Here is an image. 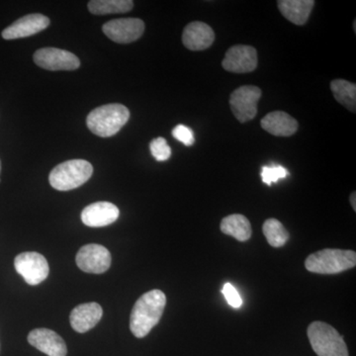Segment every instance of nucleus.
<instances>
[{
  "mask_svg": "<svg viewBox=\"0 0 356 356\" xmlns=\"http://www.w3.org/2000/svg\"><path fill=\"white\" fill-rule=\"evenodd\" d=\"M149 149L158 161H165L172 156V149L168 146L165 138H156L149 144Z\"/></svg>",
  "mask_w": 356,
  "mask_h": 356,
  "instance_id": "24",
  "label": "nucleus"
},
{
  "mask_svg": "<svg viewBox=\"0 0 356 356\" xmlns=\"http://www.w3.org/2000/svg\"><path fill=\"white\" fill-rule=\"evenodd\" d=\"M28 343L49 356H67V346L57 332L49 329L33 330L28 334Z\"/></svg>",
  "mask_w": 356,
  "mask_h": 356,
  "instance_id": "14",
  "label": "nucleus"
},
{
  "mask_svg": "<svg viewBox=\"0 0 356 356\" xmlns=\"http://www.w3.org/2000/svg\"><path fill=\"white\" fill-rule=\"evenodd\" d=\"M215 33L206 23L195 21L184 28L182 42L188 50L203 51L214 43Z\"/></svg>",
  "mask_w": 356,
  "mask_h": 356,
  "instance_id": "15",
  "label": "nucleus"
},
{
  "mask_svg": "<svg viewBox=\"0 0 356 356\" xmlns=\"http://www.w3.org/2000/svg\"><path fill=\"white\" fill-rule=\"evenodd\" d=\"M16 271L29 285H38L48 277L50 273L48 261L39 252H22L14 261Z\"/></svg>",
  "mask_w": 356,
  "mask_h": 356,
  "instance_id": "6",
  "label": "nucleus"
},
{
  "mask_svg": "<svg viewBox=\"0 0 356 356\" xmlns=\"http://www.w3.org/2000/svg\"><path fill=\"white\" fill-rule=\"evenodd\" d=\"M222 295L225 296V299L228 302L229 306L233 308L238 309L243 305V299L241 297L240 293L236 291L235 287L231 284V283H226L222 289Z\"/></svg>",
  "mask_w": 356,
  "mask_h": 356,
  "instance_id": "26",
  "label": "nucleus"
},
{
  "mask_svg": "<svg viewBox=\"0 0 356 356\" xmlns=\"http://www.w3.org/2000/svg\"><path fill=\"white\" fill-rule=\"evenodd\" d=\"M88 9L95 15L126 13L132 10L134 2L131 0H91Z\"/></svg>",
  "mask_w": 356,
  "mask_h": 356,
  "instance_id": "20",
  "label": "nucleus"
},
{
  "mask_svg": "<svg viewBox=\"0 0 356 356\" xmlns=\"http://www.w3.org/2000/svg\"><path fill=\"white\" fill-rule=\"evenodd\" d=\"M355 192H353V194L350 195V203L351 206H353V210L356 211V203H355Z\"/></svg>",
  "mask_w": 356,
  "mask_h": 356,
  "instance_id": "27",
  "label": "nucleus"
},
{
  "mask_svg": "<svg viewBox=\"0 0 356 356\" xmlns=\"http://www.w3.org/2000/svg\"><path fill=\"white\" fill-rule=\"evenodd\" d=\"M261 124L264 131L277 137H290L298 130V122L283 111L267 114Z\"/></svg>",
  "mask_w": 356,
  "mask_h": 356,
  "instance_id": "17",
  "label": "nucleus"
},
{
  "mask_svg": "<svg viewBox=\"0 0 356 356\" xmlns=\"http://www.w3.org/2000/svg\"><path fill=\"white\" fill-rule=\"evenodd\" d=\"M130 119V111L124 105H103L88 114L86 125L95 135L102 138H110L116 135Z\"/></svg>",
  "mask_w": 356,
  "mask_h": 356,
  "instance_id": "2",
  "label": "nucleus"
},
{
  "mask_svg": "<svg viewBox=\"0 0 356 356\" xmlns=\"http://www.w3.org/2000/svg\"><path fill=\"white\" fill-rule=\"evenodd\" d=\"M76 261L84 273L102 274L108 270L111 266V254L103 245L90 243L79 250Z\"/></svg>",
  "mask_w": 356,
  "mask_h": 356,
  "instance_id": "10",
  "label": "nucleus"
},
{
  "mask_svg": "<svg viewBox=\"0 0 356 356\" xmlns=\"http://www.w3.org/2000/svg\"><path fill=\"white\" fill-rule=\"evenodd\" d=\"M220 228L225 235L233 236L238 242H247L252 236V226L243 215L234 214L225 217Z\"/></svg>",
  "mask_w": 356,
  "mask_h": 356,
  "instance_id": "19",
  "label": "nucleus"
},
{
  "mask_svg": "<svg viewBox=\"0 0 356 356\" xmlns=\"http://www.w3.org/2000/svg\"><path fill=\"white\" fill-rule=\"evenodd\" d=\"M92 173L93 166L88 161L72 159L56 166L49 175V181L58 191H69L88 182Z\"/></svg>",
  "mask_w": 356,
  "mask_h": 356,
  "instance_id": "4",
  "label": "nucleus"
},
{
  "mask_svg": "<svg viewBox=\"0 0 356 356\" xmlns=\"http://www.w3.org/2000/svg\"><path fill=\"white\" fill-rule=\"evenodd\" d=\"M334 98L351 112L356 111V86L344 79H336L331 83Z\"/></svg>",
  "mask_w": 356,
  "mask_h": 356,
  "instance_id": "21",
  "label": "nucleus"
},
{
  "mask_svg": "<svg viewBox=\"0 0 356 356\" xmlns=\"http://www.w3.org/2000/svg\"><path fill=\"white\" fill-rule=\"evenodd\" d=\"M356 266V252L353 250L325 248L307 257L305 267L310 273L337 274Z\"/></svg>",
  "mask_w": 356,
  "mask_h": 356,
  "instance_id": "3",
  "label": "nucleus"
},
{
  "mask_svg": "<svg viewBox=\"0 0 356 356\" xmlns=\"http://www.w3.org/2000/svg\"><path fill=\"white\" fill-rule=\"evenodd\" d=\"M261 96V89L254 86H241L232 93L229 97L232 112L241 123L254 118Z\"/></svg>",
  "mask_w": 356,
  "mask_h": 356,
  "instance_id": "7",
  "label": "nucleus"
},
{
  "mask_svg": "<svg viewBox=\"0 0 356 356\" xmlns=\"http://www.w3.org/2000/svg\"><path fill=\"white\" fill-rule=\"evenodd\" d=\"M50 23V19L43 14H29L6 28L2 31V38L15 40L33 36L46 29Z\"/></svg>",
  "mask_w": 356,
  "mask_h": 356,
  "instance_id": "12",
  "label": "nucleus"
},
{
  "mask_svg": "<svg viewBox=\"0 0 356 356\" xmlns=\"http://www.w3.org/2000/svg\"><path fill=\"white\" fill-rule=\"evenodd\" d=\"M267 242L273 248H281L289 240V233L284 228L281 222L271 218L264 222L262 227Z\"/></svg>",
  "mask_w": 356,
  "mask_h": 356,
  "instance_id": "22",
  "label": "nucleus"
},
{
  "mask_svg": "<svg viewBox=\"0 0 356 356\" xmlns=\"http://www.w3.org/2000/svg\"><path fill=\"white\" fill-rule=\"evenodd\" d=\"M172 136L175 139L179 140L187 147H191L195 143L193 131L185 125H177L172 130Z\"/></svg>",
  "mask_w": 356,
  "mask_h": 356,
  "instance_id": "25",
  "label": "nucleus"
},
{
  "mask_svg": "<svg viewBox=\"0 0 356 356\" xmlns=\"http://www.w3.org/2000/svg\"><path fill=\"white\" fill-rule=\"evenodd\" d=\"M222 69L234 74H248L257 67V51L254 47L236 44L229 48L222 63Z\"/></svg>",
  "mask_w": 356,
  "mask_h": 356,
  "instance_id": "11",
  "label": "nucleus"
},
{
  "mask_svg": "<svg viewBox=\"0 0 356 356\" xmlns=\"http://www.w3.org/2000/svg\"><path fill=\"white\" fill-rule=\"evenodd\" d=\"M281 14L296 25H304L310 17L315 1L313 0H280L277 2Z\"/></svg>",
  "mask_w": 356,
  "mask_h": 356,
  "instance_id": "18",
  "label": "nucleus"
},
{
  "mask_svg": "<svg viewBox=\"0 0 356 356\" xmlns=\"http://www.w3.org/2000/svg\"><path fill=\"white\" fill-rule=\"evenodd\" d=\"M102 30L115 43L129 44L142 37L145 31V23L139 18H121L105 23Z\"/></svg>",
  "mask_w": 356,
  "mask_h": 356,
  "instance_id": "8",
  "label": "nucleus"
},
{
  "mask_svg": "<svg viewBox=\"0 0 356 356\" xmlns=\"http://www.w3.org/2000/svg\"><path fill=\"white\" fill-rule=\"evenodd\" d=\"M166 304L165 293L154 289L145 293L136 302L131 313L130 330L138 339H143L159 324Z\"/></svg>",
  "mask_w": 356,
  "mask_h": 356,
  "instance_id": "1",
  "label": "nucleus"
},
{
  "mask_svg": "<svg viewBox=\"0 0 356 356\" xmlns=\"http://www.w3.org/2000/svg\"><path fill=\"white\" fill-rule=\"evenodd\" d=\"M307 334L318 356H350L343 337L331 325L313 322L309 325Z\"/></svg>",
  "mask_w": 356,
  "mask_h": 356,
  "instance_id": "5",
  "label": "nucleus"
},
{
  "mask_svg": "<svg viewBox=\"0 0 356 356\" xmlns=\"http://www.w3.org/2000/svg\"><path fill=\"white\" fill-rule=\"evenodd\" d=\"M262 181L267 185L275 184L280 179L288 177L286 168L278 165H273L270 166H264L261 170Z\"/></svg>",
  "mask_w": 356,
  "mask_h": 356,
  "instance_id": "23",
  "label": "nucleus"
},
{
  "mask_svg": "<svg viewBox=\"0 0 356 356\" xmlns=\"http://www.w3.org/2000/svg\"><path fill=\"white\" fill-rule=\"evenodd\" d=\"M35 64L47 70H74L81 65V60L74 54L57 48L39 49L33 56Z\"/></svg>",
  "mask_w": 356,
  "mask_h": 356,
  "instance_id": "9",
  "label": "nucleus"
},
{
  "mask_svg": "<svg viewBox=\"0 0 356 356\" xmlns=\"http://www.w3.org/2000/svg\"><path fill=\"white\" fill-rule=\"evenodd\" d=\"M0 173H1V161H0Z\"/></svg>",
  "mask_w": 356,
  "mask_h": 356,
  "instance_id": "28",
  "label": "nucleus"
},
{
  "mask_svg": "<svg viewBox=\"0 0 356 356\" xmlns=\"http://www.w3.org/2000/svg\"><path fill=\"white\" fill-rule=\"evenodd\" d=\"M103 310L97 303H86L76 306L70 313V325L77 332L90 331L102 320Z\"/></svg>",
  "mask_w": 356,
  "mask_h": 356,
  "instance_id": "16",
  "label": "nucleus"
},
{
  "mask_svg": "<svg viewBox=\"0 0 356 356\" xmlns=\"http://www.w3.org/2000/svg\"><path fill=\"white\" fill-rule=\"evenodd\" d=\"M120 211L110 202H95L84 208L81 212V221L91 228H100L113 224L119 218Z\"/></svg>",
  "mask_w": 356,
  "mask_h": 356,
  "instance_id": "13",
  "label": "nucleus"
}]
</instances>
